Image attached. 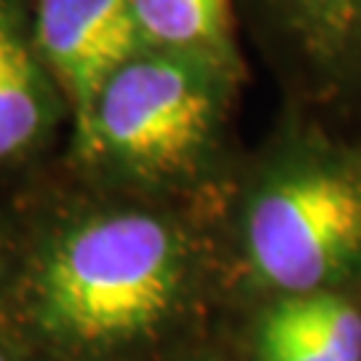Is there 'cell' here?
<instances>
[{"mask_svg":"<svg viewBox=\"0 0 361 361\" xmlns=\"http://www.w3.org/2000/svg\"><path fill=\"white\" fill-rule=\"evenodd\" d=\"M182 281L177 233L153 214H107L65 233L38 276L40 324L73 343H116L169 313Z\"/></svg>","mask_w":361,"mask_h":361,"instance_id":"1","label":"cell"},{"mask_svg":"<svg viewBox=\"0 0 361 361\" xmlns=\"http://www.w3.org/2000/svg\"><path fill=\"white\" fill-rule=\"evenodd\" d=\"M249 265L281 295L340 292L361 276V158L302 155L265 177L244 214Z\"/></svg>","mask_w":361,"mask_h":361,"instance_id":"2","label":"cell"},{"mask_svg":"<svg viewBox=\"0 0 361 361\" xmlns=\"http://www.w3.org/2000/svg\"><path fill=\"white\" fill-rule=\"evenodd\" d=\"M222 70L177 51L134 56L107 80L80 140L140 171L182 166L217 118Z\"/></svg>","mask_w":361,"mask_h":361,"instance_id":"3","label":"cell"},{"mask_svg":"<svg viewBox=\"0 0 361 361\" xmlns=\"http://www.w3.org/2000/svg\"><path fill=\"white\" fill-rule=\"evenodd\" d=\"M38 46L75 107L80 137L107 80L131 62L142 32L129 0H40Z\"/></svg>","mask_w":361,"mask_h":361,"instance_id":"4","label":"cell"},{"mask_svg":"<svg viewBox=\"0 0 361 361\" xmlns=\"http://www.w3.org/2000/svg\"><path fill=\"white\" fill-rule=\"evenodd\" d=\"M259 361H361V308L343 292L281 295L255 332Z\"/></svg>","mask_w":361,"mask_h":361,"instance_id":"5","label":"cell"},{"mask_svg":"<svg viewBox=\"0 0 361 361\" xmlns=\"http://www.w3.org/2000/svg\"><path fill=\"white\" fill-rule=\"evenodd\" d=\"M145 43L233 65L231 0H129Z\"/></svg>","mask_w":361,"mask_h":361,"instance_id":"6","label":"cell"},{"mask_svg":"<svg viewBox=\"0 0 361 361\" xmlns=\"http://www.w3.org/2000/svg\"><path fill=\"white\" fill-rule=\"evenodd\" d=\"M49 121V94L11 16L0 8V158L27 150Z\"/></svg>","mask_w":361,"mask_h":361,"instance_id":"7","label":"cell"},{"mask_svg":"<svg viewBox=\"0 0 361 361\" xmlns=\"http://www.w3.org/2000/svg\"><path fill=\"white\" fill-rule=\"evenodd\" d=\"M302 35L324 54L345 59L361 51V0H279Z\"/></svg>","mask_w":361,"mask_h":361,"instance_id":"8","label":"cell"},{"mask_svg":"<svg viewBox=\"0 0 361 361\" xmlns=\"http://www.w3.org/2000/svg\"><path fill=\"white\" fill-rule=\"evenodd\" d=\"M0 361H6V359H3V353H0Z\"/></svg>","mask_w":361,"mask_h":361,"instance_id":"9","label":"cell"}]
</instances>
